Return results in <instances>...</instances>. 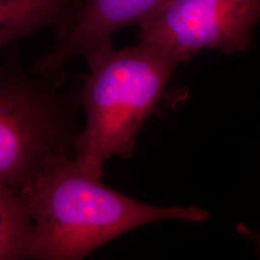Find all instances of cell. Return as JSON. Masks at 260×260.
<instances>
[{"label": "cell", "mask_w": 260, "mask_h": 260, "mask_svg": "<svg viewBox=\"0 0 260 260\" xmlns=\"http://www.w3.org/2000/svg\"><path fill=\"white\" fill-rule=\"evenodd\" d=\"M259 22L260 0H172L140 26L138 44L179 65L204 49L224 54L247 50Z\"/></svg>", "instance_id": "obj_4"}, {"label": "cell", "mask_w": 260, "mask_h": 260, "mask_svg": "<svg viewBox=\"0 0 260 260\" xmlns=\"http://www.w3.org/2000/svg\"><path fill=\"white\" fill-rule=\"evenodd\" d=\"M89 74L79 93L86 115L75 142V159L103 177V163L132 155L144 121L155 110L177 62L138 44L117 51L112 43L86 53Z\"/></svg>", "instance_id": "obj_2"}, {"label": "cell", "mask_w": 260, "mask_h": 260, "mask_svg": "<svg viewBox=\"0 0 260 260\" xmlns=\"http://www.w3.org/2000/svg\"><path fill=\"white\" fill-rule=\"evenodd\" d=\"M79 5L77 0H0V52L40 28L58 25L60 30Z\"/></svg>", "instance_id": "obj_6"}, {"label": "cell", "mask_w": 260, "mask_h": 260, "mask_svg": "<svg viewBox=\"0 0 260 260\" xmlns=\"http://www.w3.org/2000/svg\"><path fill=\"white\" fill-rule=\"evenodd\" d=\"M31 220L19 192L0 184V260L29 258Z\"/></svg>", "instance_id": "obj_7"}, {"label": "cell", "mask_w": 260, "mask_h": 260, "mask_svg": "<svg viewBox=\"0 0 260 260\" xmlns=\"http://www.w3.org/2000/svg\"><path fill=\"white\" fill-rule=\"evenodd\" d=\"M0 64V184L20 192L48 159L75 154L79 93Z\"/></svg>", "instance_id": "obj_3"}, {"label": "cell", "mask_w": 260, "mask_h": 260, "mask_svg": "<svg viewBox=\"0 0 260 260\" xmlns=\"http://www.w3.org/2000/svg\"><path fill=\"white\" fill-rule=\"evenodd\" d=\"M172 0H87L65 26L59 30L57 45L34 65V75L56 85L64 81L66 63L111 42L112 35L130 25L142 26Z\"/></svg>", "instance_id": "obj_5"}, {"label": "cell", "mask_w": 260, "mask_h": 260, "mask_svg": "<svg viewBox=\"0 0 260 260\" xmlns=\"http://www.w3.org/2000/svg\"><path fill=\"white\" fill-rule=\"evenodd\" d=\"M74 156L48 159L19 194L31 220L29 258L82 259L123 233L163 220L202 222L194 207L143 204L103 184Z\"/></svg>", "instance_id": "obj_1"}]
</instances>
